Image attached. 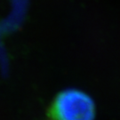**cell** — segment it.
I'll return each instance as SVG.
<instances>
[{"mask_svg":"<svg viewBox=\"0 0 120 120\" xmlns=\"http://www.w3.org/2000/svg\"><path fill=\"white\" fill-rule=\"evenodd\" d=\"M94 101L77 89H67L58 94L46 114V120H94Z\"/></svg>","mask_w":120,"mask_h":120,"instance_id":"6da1fadb","label":"cell"}]
</instances>
